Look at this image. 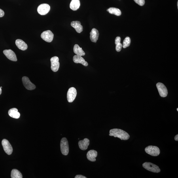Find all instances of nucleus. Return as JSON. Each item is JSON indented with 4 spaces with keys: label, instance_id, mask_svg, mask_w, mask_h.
<instances>
[{
    "label": "nucleus",
    "instance_id": "obj_6",
    "mask_svg": "<svg viewBox=\"0 0 178 178\" xmlns=\"http://www.w3.org/2000/svg\"><path fill=\"white\" fill-rule=\"evenodd\" d=\"M77 90L74 87L70 88L67 94V100L69 103L72 102L77 96Z\"/></svg>",
    "mask_w": 178,
    "mask_h": 178
},
{
    "label": "nucleus",
    "instance_id": "obj_27",
    "mask_svg": "<svg viewBox=\"0 0 178 178\" xmlns=\"http://www.w3.org/2000/svg\"><path fill=\"white\" fill-rule=\"evenodd\" d=\"M121 41V38L120 37H117L116 38L115 40V44L118 43H120Z\"/></svg>",
    "mask_w": 178,
    "mask_h": 178
},
{
    "label": "nucleus",
    "instance_id": "obj_3",
    "mask_svg": "<svg viewBox=\"0 0 178 178\" xmlns=\"http://www.w3.org/2000/svg\"><path fill=\"white\" fill-rule=\"evenodd\" d=\"M60 145L61 153L63 155H67L69 152V147L68 141L66 137L61 139Z\"/></svg>",
    "mask_w": 178,
    "mask_h": 178
},
{
    "label": "nucleus",
    "instance_id": "obj_9",
    "mask_svg": "<svg viewBox=\"0 0 178 178\" xmlns=\"http://www.w3.org/2000/svg\"><path fill=\"white\" fill-rule=\"evenodd\" d=\"M50 10V6L47 4H42L37 8L38 12L42 15H44L47 14Z\"/></svg>",
    "mask_w": 178,
    "mask_h": 178
},
{
    "label": "nucleus",
    "instance_id": "obj_28",
    "mask_svg": "<svg viewBox=\"0 0 178 178\" xmlns=\"http://www.w3.org/2000/svg\"><path fill=\"white\" fill-rule=\"evenodd\" d=\"M5 15V12L3 11L0 9V18L3 17Z\"/></svg>",
    "mask_w": 178,
    "mask_h": 178
},
{
    "label": "nucleus",
    "instance_id": "obj_35",
    "mask_svg": "<svg viewBox=\"0 0 178 178\" xmlns=\"http://www.w3.org/2000/svg\"><path fill=\"white\" fill-rule=\"evenodd\" d=\"M1 88H2V87H1Z\"/></svg>",
    "mask_w": 178,
    "mask_h": 178
},
{
    "label": "nucleus",
    "instance_id": "obj_15",
    "mask_svg": "<svg viewBox=\"0 0 178 178\" xmlns=\"http://www.w3.org/2000/svg\"><path fill=\"white\" fill-rule=\"evenodd\" d=\"M86 156L88 160L90 161L95 162L96 161L97 152L94 150H90L88 152Z\"/></svg>",
    "mask_w": 178,
    "mask_h": 178
},
{
    "label": "nucleus",
    "instance_id": "obj_23",
    "mask_svg": "<svg viewBox=\"0 0 178 178\" xmlns=\"http://www.w3.org/2000/svg\"><path fill=\"white\" fill-rule=\"evenodd\" d=\"M11 177L12 178H22L23 175L20 171L17 169H13L11 173Z\"/></svg>",
    "mask_w": 178,
    "mask_h": 178
},
{
    "label": "nucleus",
    "instance_id": "obj_30",
    "mask_svg": "<svg viewBox=\"0 0 178 178\" xmlns=\"http://www.w3.org/2000/svg\"><path fill=\"white\" fill-rule=\"evenodd\" d=\"M175 139L176 141H178V135L177 134L175 135Z\"/></svg>",
    "mask_w": 178,
    "mask_h": 178
},
{
    "label": "nucleus",
    "instance_id": "obj_7",
    "mask_svg": "<svg viewBox=\"0 0 178 178\" xmlns=\"http://www.w3.org/2000/svg\"><path fill=\"white\" fill-rule=\"evenodd\" d=\"M59 59L58 57L55 56L50 59L51 69L54 72L58 71L60 66V63L59 62Z\"/></svg>",
    "mask_w": 178,
    "mask_h": 178
},
{
    "label": "nucleus",
    "instance_id": "obj_8",
    "mask_svg": "<svg viewBox=\"0 0 178 178\" xmlns=\"http://www.w3.org/2000/svg\"><path fill=\"white\" fill-rule=\"evenodd\" d=\"M2 145L6 153L10 155L13 151L12 145L7 140L4 139L2 141Z\"/></svg>",
    "mask_w": 178,
    "mask_h": 178
},
{
    "label": "nucleus",
    "instance_id": "obj_26",
    "mask_svg": "<svg viewBox=\"0 0 178 178\" xmlns=\"http://www.w3.org/2000/svg\"><path fill=\"white\" fill-rule=\"evenodd\" d=\"M135 3L140 6H143L145 4V0H134Z\"/></svg>",
    "mask_w": 178,
    "mask_h": 178
},
{
    "label": "nucleus",
    "instance_id": "obj_25",
    "mask_svg": "<svg viewBox=\"0 0 178 178\" xmlns=\"http://www.w3.org/2000/svg\"><path fill=\"white\" fill-rule=\"evenodd\" d=\"M116 51L120 52L122 50V45L121 43H118L116 44Z\"/></svg>",
    "mask_w": 178,
    "mask_h": 178
},
{
    "label": "nucleus",
    "instance_id": "obj_31",
    "mask_svg": "<svg viewBox=\"0 0 178 178\" xmlns=\"http://www.w3.org/2000/svg\"><path fill=\"white\" fill-rule=\"evenodd\" d=\"M2 93V90L1 87H0V95H1Z\"/></svg>",
    "mask_w": 178,
    "mask_h": 178
},
{
    "label": "nucleus",
    "instance_id": "obj_14",
    "mask_svg": "<svg viewBox=\"0 0 178 178\" xmlns=\"http://www.w3.org/2000/svg\"><path fill=\"white\" fill-rule=\"evenodd\" d=\"M79 147L80 149L85 150L88 149L90 145V140L87 138H85L82 140H80L78 143Z\"/></svg>",
    "mask_w": 178,
    "mask_h": 178
},
{
    "label": "nucleus",
    "instance_id": "obj_21",
    "mask_svg": "<svg viewBox=\"0 0 178 178\" xmlns=\"http://www.w3.org/2000/svg\"><path fill=\"white\" fill-rule=\"evenodd\" d=\"M80 6V0H72L70 4V7L72 10L76 11L79 9Z\"/></svg>",
    "mask_w": 178,
    "mask_h": 178
},
{
    "label": "nucleus",
    "instance_id": "obj_12",
    "mask_svg": "<svg viewBox=\"0 0 178 178\" xmlns=\"http://www.w3.org/2000/svg\"><path fill=\"white\" fill-rule=\"evenodd\" d=\"M3 52L9 60L14 61L17 60L15 54L12 50H5L3 51Z\"/></svg>",
    "mask_w": 178,
    "mask_h": 178
},
{
    "label": "nucleus",
    "instance_id": "obj_10",
    "mask_svg": "<svg viewBox=\"0 0 178 178\" xmlns=\"http://www.w3.org/2000/svg\"><path fill=\"white\" fill-rule=\"evenodd\" d=\"M22 82L25 87L29 90H33L36 88L34 84L32 83L29 78L24 76L22 78Z\"/></svg>",
    "mask_w": 178,
    "mask_h": 178
},
{
    "label": "nucleus",
    "instance_id": "obj_22",
    "mask_svg": "<svg viewBox=\"0 0 178 178\" xmlns=\"http://www.w3.org/2000/svg\"><path fill=\"white\" fill-rule=\"evenodd\" d=\"M109 13L116 15V16H120L122 14V12L120 9L118 8L111 7L108 9Z\"/></svg>",
    "mask_w": 178,
    "mask_h": 178
},
{
    "label": "nucleus",
    "instance_id": "obj_16",
    "mask_svg": "<svg viewBox=\"0 0 178 178\" xmlns=\"http://www.w3.org/2000/svg\"><path fill=\"white\" fill-rule=\"evenodd\" d=\"M71 25L78 33H81L83 31V27L81 25V23L79 21H73L71 23Z\"/></svg>",
    "mask_w": 178,
    "mask_h": 178
},
{
    "label": "nucleus",
    "instance_id": "obj_5",
    "mask_svg": "<svg viewBox=\"0 0 178 178\" xmlns=\"http://www.w3.org/2000/svg\"><path fill=\"white\" fill-rule=\"evenodd\" d=\"M42 39L47 42H51L54 39V35L51 31L50 30L44 31L41 35Z\"/></svg>",
    "mask_w": 178,
    "mask_h": 178
},
{
    "label": "nucleus",
    "instance_id": "obj_24",
    "mask_svg": "<svg viewBox=\"0 0 178 178\" xmlns=\"http://www.w3.org/2000/svg\"><path fill=\"white\" fill-rule=\"evenodd\" d=\"M131 43V39L130 37H127L124 40L122 46L124 48L128 47L130 45Z\"/></svg>",
    "mask_w": 178,
    "mask_h": 178
},
{
    "label": "nucleus",
    "instance_id": "obj_19",
    "mask_svg": "<svg viewBox=\"0 0 178 178\" xmlns=\"http://www.w3.org/2000/svg\"><path fill=\"white\" fill-rule=\"evenodd\" d=\"M8 114L10 117L16 119L19 118L20 116V113L18 112V110L16 108L9 110L8 111Z\"/></svg>",
    "mask_w": 178,
    "mask_h": 178
},
{
    "label": "nucleus",
    "instance_id": "obj_1",
    "mask_svg": "<svg viewBox=\"0 0 178 178\" xmlns=\"http://www.w3.org/2000/svg\"><path fill=\"white\" fill-rule=\"evenodd\" d=\"M109 135L117 137L122 140H127L130 138V135L126 131L119 129H113L110 131Z\"/></svg>",
    "mask_w": 178,
    "mask_h": 178
},
{
    "label": "nucleus",
    "instance_id": "obj_18",
    "mask_svg": "<svg viewBox=\"0 0 178 178\" xmlns=\"http://www.w3.org/2000/svg\"><path fill=\"white\" fill-rule=\"evenodd\" d=\"M15 43L17 46L20 50H25L27 49V44L22 40L20 39L16 40Z\"/></svg>",
    "mask_w": 178,
    "mask_h": 178
},
{
    "label": "nucleus",
    "instance_id": "obj_29",
    "mask_svg": "<svg viewBox=\"0 0 178 178\" xmlns=\"http://www.w3.org/2000/svg\"><path fill=\"white\" fill-rule=\"evenodd\" d=\"M75 178H86L87 177L82 175H77L76 176Z\"/></svg>",
    "mask_w": 178,
    "mask_h": 178
},
{
    "label": "nucleus",
    "instance_id": "obj_33",
    "mask_svg": "<svg viewBox=\"0 0 178 178\" xmlns=\"http://www.w3.org/2000/svg\"><path fill=\"white\" fill-rule=\"evenodd\" d=\"M177 111H178V108H177Z\"/></svg>",
    "mask_w": 178,
    "mask_h": 178
},
{
    "label": "nucleus",
    "instance_id": "obj_4",
    "mask_svg": "<svg viewBox=\"0 0 178 178\" xmlns=\"http://www.w3.org/2000/svg\"><path fill=\"white\" fill-rule=\"evenodd\" d=\"M143 166L147 170L152 172L159 173L161 171L160 169L158 166L151 163H144L143 164Z\"/></svg>",
    "mask_w": 178,
    "mask_h": 178
},
{
    "label": "nucleus",
    "instance_id": "obj_13",
    "mask_svg": "<svg viewBox=\"0 0 178 178\" xmlns=\"http://www.w3.org/2000/svg\"><path fill=\"white\" fill-rule=\"evenodd\" d=\"M90 38L91 41L96 43L98 39L99 33L98 31L95 28L93 29L90 33Z\"/></svg>",
    "mask_w": 178,
    "mask_h": 178
},
{
    "label": "nucleus",
    "instance_id": "obj_20",
    "mask_svg": "<svg viewBox=\"0 0 178 178\" xmlns=\"http://www.w3.org/2000/svg\"><path fill=\"white\" fill-rule=\"evenodd\" d=\"M74 52L77 56H84L85 55V53L82 50V48L78 44H75L74 47Z\"/></svg>",
    "mask_w": 178,
    "mask_h": 178
},
{
    "label": "nucleus",
    "instance_id": "obj_11",
    "mask_svg": "<svg viewBox=\"0 0 178 178\" xmlns=\"http://www.w3.org/2000/svg\"><path fill=\"white\" fill-rule=\"evenodd\" d=\"M156 86L161 97H165L167 96L168 94V90L164 84L159 82L156 84Z\"/></svg>",
    "mask_w": 178,
    "mask_h": 178
},
{
    "label": "nucleus",
    "instance_id": "obj_32",
    "mask_svg": "<svg viewBox=\"0 0 178 178\" xmlns=\"http://www.w3.org/2000/svg\"><path fill=\"white\" fill-rule=\"evenodd\" d=\"M177 7L178 8V1H177Z\"/></svg>",
    "mask_w": 178,
    "mask_h": 178
},
{
    "label": "nucleus",
    "instance_id": "obj_2",
    "mask_svg": "<svg viewBox=\"0 0 178 178\" xmlns=\"http://www.w3.org/2000/svg\"><path fill=\"white\" fill-rule=\"evenodd\" d=\"M145 151L147 154L153 156H158L160 153L159 148L155 146H148L145 148Z\"/></svg>",
    "mask_w": 178,
    "mask_h": 178
},
{
    "label": "nucleus",
    "instance_id": "obj_34",
    "mask_svg": "<svg viewBox=\"0 0 178 178\" xmlns=\"http://www.w3.org/2000/svg\"><path fill=\"white\" fill-rule=\"evenodd\" d=\"M107 11H108V9L107 10Z\"/></svg>",
    "mask_w": 178,
    "mask_h": 178
},
{
    "label": "nucleus",
    "instance_id": "obj_17",
    "mask_svg": "<svg viewBox=\"0 0 178 178\" xmlns=\"http://www.w3.org/2000/svg\"><path fill=\"white\" fill-rule=\"evenodd\" d=\"M73 60L76 63H80L85 66H87L88 63L84 60V59L81 56L75 55L73 56Z\"/></svg>",
    "mask_w": 178,
    "mask_h": 178
}]
</instances>
